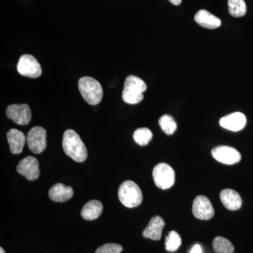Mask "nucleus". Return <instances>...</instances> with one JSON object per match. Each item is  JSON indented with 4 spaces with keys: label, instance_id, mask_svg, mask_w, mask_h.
Instances as JSON below:
<instances>
[{
    "label": "nucleus",
    "instance_id": "obj_1",
    "mask_svg": "<svg viewBox=\"0 0 253 253\" xmlns=\"http://www.w3.org/2000/svg\"><path fill=\"white\" fill-rule=\"evenodd\" d=\"M63 148L65 154L76 162H84L87 158L85 145L73 129H68L63 134Z\"/></svg>",
    "mask_w": 253,
    "mask_h": 253
},
{
    "label": "nucleus",
    "instance_id": "obj_2",
    "mask_svg": "<svg viewBox=\"0 0 253 253\" xmlns=\"http://www.w3.org/2000/svg\"><path fill=\"white\" fill-rule=\"evenodd\" d=\"M147 86L144 81L135 76H129L125 81L122 97L126 104H137L144 99Z\"/></svg>",
    "mask_w": 253,
    "mask_h": 253
},
{
    "label": "nucleus",
    "instance_id": "obj_3",
    "mask_svg": "<svg viewBox=\"0 0 253 253\" xmlns=\"http://www.w3.org/2000/svg\"><path fill=\"white\" fill-rule=\"evenodd\" d=\"M78 88L83 99L90 105L99 104L104 95L103 88L99 81L91 77H83L78 82Z\"/></svg>",
    "mask_w": 253,
    "mask_h": 253
},
{
    "label": "nucleus",
    "instance_id": "obj_4",
    "mask_svg": "<svg viewBox=\"0 0 253 253\" xmlns=\"http://www.w3.org/2000/svg\"><path fill=\"white\" fill-rule=\"evenodd\" d=\"M118 198L123 206L126 208L137 207L143 200L140 188L134 181L126 180L121 184L118 189Z\"/></svg>",
    "mask_w": 253,
    "mask_h": 253
},
{
    "label": "nucleus",
    "instance_id": "obj_5",
    "mask_svg": "<svg viewBox=\"0 0 253 253\" xmlns=\"http://www.w3.org/2000/svg\"><path fill=\"white\" fill-rule=\"evenodd\" d=\"M153 177L155 184L159 189L166 190L174 185L175 173L167 163H161L154 168Z\"/></svg>",
    "mask_w": 253,
    "mask_h": 253
},
{
    "label": "nucleus",
    "instance_id": "obj_6",
    "mask_svg": "<svg viewBox=\"0 0 253 253\" xmlns=\"http://www.w3.org/2000/svg\"><path fill=\"white\" fill-rule=\"evenodd\" d=\"M18 72L21 76L30 78H39L42 74V68L38 60L30 54L21 56L17 65Z\"/></svg>",
    "mask_w": 253,
    "mask_h": 253
},
{
    "label": "nucleus",
    "instance_id": "obj_7",
    "mask_svg": "<svg viewBox=\"0 0 253 253\" xmlns=\"http://www.w3.org/2000/svg\"><path fill=\"white\" fill-rule=\"evenodd\" d=\"M26 141L28 148L34 154H41L46 146V132L42 126H34L28 133Z\"/></svg>",
    "mask_w": 253,
    "mask_h": 253
},
{
    "label": "nucleus",
    "instance_id": "obj_8",
    "mask_svg": "<svg viewBox=\"0 0 253 253\" xmlns=\"http://www.w3.org/2000/svg\"><path fill=\"white\" fill-rule=\"evenodd\" d=\"M211 154L216 161L225 165L236 164L241 160L240 152L231 146H217L212 150Z\"/></svg>",
    "mask_w": 253,
    "mask_h": 253
},
{
    "label": "nucleus",
    "instance_id": "obj_9",
    "mask_svg": "<svg viewBox=\"0 0 253 253\" xmlns=\"http://www.w3.org/2000/svg\"><path fill=\"white\" fill-rule=\"evenodd\" d=\"M6 113L10 120L21 126H26L31 121V110L27 104L10 105Z\"/></svg>",
    "mask_w": 253,
    "mask_h": 253
},
{
    "label": "nucleus",
    "instance_id": "obj_10",
    "mask_svg": "<svg viewBox=\"0 0 253 253\" xmlns=\"http://www.w3.org/2000/svg\"><path fill=\"white\" fill-rule=\"evenodd\" d=\"M192 212L194 217L201 220H208L214 216V211L210 200L204 196H199L193 203Z\"/></svg>",
    "mask_w": 253,
    "mask_h": 253
},
{
    "label": "nucleus",
    "instance_id": "obj_11",
    "mask_svg": "<svg viewBox=\"0 0 253 253\" xmlns=\"http://www.w3.org/2000/svg\"><path fill=\"white\" fill-rule=\"evenodd\" d=\"M17 172L26 177L28 180L34 181L40 176L39 163L36 158L28 156L18 163Z\"/></svg>",
    "mask_w": 253,
    "mask_h": 253
},
{
    "label": "nucleus",
    "instance_id": "obj_12",
    "mask_svg": "<svg viewBox=\"0 0 253 253\" xmlns=\"http://www.w3.org/2000/svg\"><path fill=\"white\" fill-rule=\"evenodd\" d=\"M246 124V116L240 112L231 113L219 120V125L221 127L233 131L241 130L244 129Z\"/></svg>",
    "mask_w": 253,
    "mask_h": 253
},
{
    "label": "nucleus",
    "instance_id": "obj_13",
    "mask_svg": "<svg viewBox=\"0 0 253 253\" xmlns=\"http://www.w3.org/2000/svg\"><path fill=\"white\" fill-rule=\"evenodd\" d=\"M164 219L160 216H154L151 218L149 224L143 231V236L146 239L159 241L161 239L163 228H164Z\"/></svg>",
    "mask_w": 253,
    "mask_h": 253
},
{
    "label": "nucleus",
    "instance_id": "obj_14",
    "mask_svg": "<svg viewBox=\"0 0 253 253\" xmlns=\"http://www.w3.org/2000/svg\"><path fill=\"white\" fill-rule=\"evenodd\" d=\"M219 198L224 207L229 211H237L242 206L241 196L234 190L230 189L222 190L219 194Z\"/></svg>",
    "mask_w": 253,
    "mask_h": 253
},
{
    "label": "nucleus",
    "instance_id": "obj_15",
    "mask_svg": "<svg viewBox=\"0 0 253 253\" xmlns=\"http://www.w3.org/2000/svg\"><path fill=\"white\" fill-rule=\"evenodd\" d=\"M195 21L205 28L215 29L221 26V20L206 10L201 9L195 15Z\"/></svg>",
    "mask_w": 253,
    "mask_h": 253
},
{
    "label": "nucleus",
    "instance_id": "obj_16",
    "mask_svg": "<svg viewBox=\"0 0 253 253\" xmlns=\"http://www.w3.org/2000/svg\"><path fill=\"white\" fill-rule=\"evenodd\" d=\"M7 140L10 151L13 154H19L22 152L26 143V136L22 131L16 129H10L7 132Z\"/></svg>",
    "mask_w": 253,
    "mask_h": 253
},
{
    "label": "nucleus",
    "instance_id": "obj_17",
    "mask_svg": "<svg viewBox=\"0 0 253 253\" xmlns=\"http://www.w3.org/2000/svg\"><path fill=\"white\" fill-rule=\"evenodd\" d=\"M73 196V190L71 186H65L63 184H56L49 189L50 199L54 202L63 203L71 199Z\"/></svg>",
    "mask_w": 253,
    "mask_h": 253
},
{
    "label": "nucleus",
    "instance_id": "obj_18",
    "mask_svg": "<svg viewBox=\"0 0 253 253\" xmlns=\"http://www.w3.org/2000/svg\"><path fill=\"white\" fill-rule=\"evenodd\" d=\"M103 205L99 201L93 200L84 205L81 211V216L85 220H94L101 215Z\"/></svg>",
    "mask_w": 253,
    "mask_h": 253
},
{
    "label": "nucleus",
    "instance_id": "obj_19",
    "mask_svg": "<svg viewBox=\"0 0 253 253\" xmlns=\"http://www.w3.org/2000/svg\"><path fill=\"white\" fill-rule=\"evenodd\" d=\"M213 250L215 253H234V247L229 240L217 236L213 240Z\"/></svg>",
    "mask_w": 253,
    "mask_h": 253
},
{
    "label": "nucleus",
    "instance_id": "obj_20",
    "mask_svg": "<svg viewBox=\"0 0 253 253\" xmlns=\"http://www.w3.org/2000/svg\"><path fill=\"white\" fill-rule=\"evenodd\" d=\"M228 6L229 13L234 17H242L247 11L244 0H228Z\"/></svg>",
    "mask_w": 253,
    "mask_h": 253
},
{
    "label": "nucleus",
    "instance_id": "obj_21",
    "mask_svg": "<svg viewBox=\"0 0 253 253\" xmlns=\"http://www.w3.org/2000/svg\"><path fill=\"white\" fill-rule=\"evenodd\" d=\"M133 138L136 144L140 146H146L152 139L153 133L148 128H139L134 131Z\"/></svg>",
    "mask_w": 253,
    "mask_h": 253
},
{
    "label": "nucleus",
    "instance_id": "obj_22",
    "mask_svg": "<svg viewBox=\"0 0 253 253\" xmlns=\"http://www.w3.org/2000/svg\"><path fill=\"white\" fill-rule=\"evenodd\" d=\"M181 244V239L179 234L175 231H170L166 239V250L168 252H175Z\"/></svg>",
    "mask_w": 253,
    "mask_h": 253
},
{
    "label": "nucleus",
    "instance_id": "obj_23",
    "mask_svg": "<svg viewBox=\"0 0 253 253\" xmlns=\"http://www.w3.org/2000/svg\"><path fill=\"white\" fill-rule=\"evenodd\" d=\"M159 125L162 130L168 135L174 134L177 127L174 118L169 115H164L161 116L159 120Z\"/></svg>",
    "mask_w": 253,
    "mask_h": 253
},
{
    "label": "nucleus",
    "instance_id": "obj_24",
    "mask_svg": "<svg viewBox=\"0 0 253 253\" xmlns=\"http://www.w3.org/2000/svg\"><path fill=\"white\" fill-rule=\"evenodd\" d=\"M123 247L121 245L116 244H106L100 246L95 253H121Z\"/></svg>",
    "mask_w": 253,
    "mask_h": 253
},
{
    "label": "nucleus",
    "instance_id": "obj_25",
    "mask_svg": "<svg viewBox=\"0 0 253 253\" xmlns=\"http://www.w3.org/2000/svg\"><path fill=\"white\" fill-rule=\"evenodd\" d=\"M189 253H202V249L200 245H195L193 249L191 250Z\"/></svg>",
    "mask_w": 253,
    "mask_h": 253
},
{
    "label": "nucleus",
    "instance_id": "obj_26",
    "mask_svg": "<svg viewBox=\"0 0 253 253\" xmlns=\"http://www.w3.org/2000/svg\"><path fill=\"white\" fill-rule=\"evenodd\" d=\"M172 4L174 5H179L181 4L182 0H169Z\"/></svg>",
    "mask_w": 253,
    "mask_h": 253
},
{
    "label": "nucleus",
    "instance_id": "obj_27",
    "mask_svg": "<svg viewBox=\"0 0 253 253\" xmlns=\"http://www.w3.org/2000/svg\"><path fill=\"white\" fill-rule=\"evenodd\" d=\"M0 253H5L4 250L2 248H0Z\"/></svg>",
    "mask_w": 253,
    "mask_h": 253
}]
</instances>
